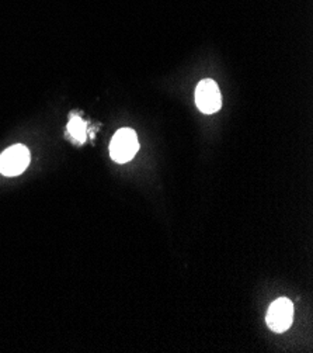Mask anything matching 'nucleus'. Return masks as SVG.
Here are the masks:
<instances>
[{
    "label": "nucleus",
    "instance_id": "1",
    "mask_svg": "<svg viewBox=\"0 0 313 353\" xmlns=\"http://www.w3.org/2000/svg\"><path fill=\"white\" fill-rule=\"evenodd\" d=\"M138 150V137L132 128H121L114 134L110 144V155L116 162H129L136 155Z\"/></svg>",
    "mask_w": 313,
    "mask_h": 353
},
{
    "label": "nucleus",
    "instance_id": "2",
    "mask_svg": "<svg viewBox=\"0 0 313 353\" xmlns=\"http://www.w3.org/2000/svg\"><path fill=\"white\" fill-rule=\"evenodd\" d=\"M294 321V304L291 300L281 297L277 299L268 308L266 323L274 332L283 334L288 331Z\"/></svg>",
    "mask_w": 313,
    "mask_h": 353
},
{
    "label": "nucleus",
    "instance_id": "3",
    "mask_svg": "<svg viewBox=\"0 0 313 353\" xmlns=\"http://www.w3.org/2000/svg\"><path fill=\"white\" fill-rule=\"evenodd\" d=\"M195 104L204 114H214L222 105L219 86L213 79H204L195 89Z\"/></svg>",
    "mask_w": 313,
    "mask_h": 353
},
{
    "label": "nucleus",
    "instance_id": "4",
    "mask_svg": "<svg viewBox=\"0 0 313 353\" xmlns=\"http://www.w3.org/2000/svg\"><path fill=\"white\" fill-rule=\"evenodd\" d=\"M30 163V151L24 145H13L0 155V173L5 176L21 174Z\"/></svg>",
    "mask_w": 313,
    "mask_h": 353
},
{
    "label": "nucleus",
    "instance_id": "5",
    "mask_svg": "<svg viewBox=\"0 0 313 353\" xmlns=\"http://www.w3.org/2000/svg\"><path fill=\"white\" fill-rule=\"evenodd\" d=\"M86 123L79 116H74L69 120L67 131L71 132V135L78 141V143H85L86 141Z\"/></svg>",
    "mask_w": 313,
    "mask_h": 353
}]
</instances>
